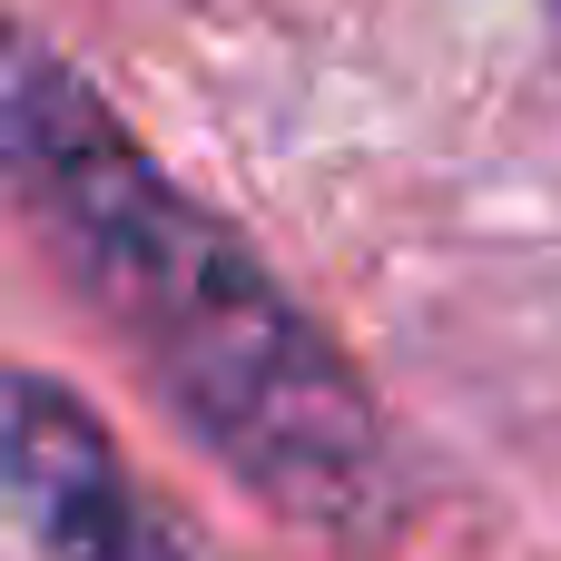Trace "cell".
Masks as SVG:
<instances>
[{
  "mask_svg": "<svg viewBox=\"0 0 561 561\" xmlns=\"http://www.w3.org/2000/svg\"><path fill=\"white\" fill-rule=\"evenodd\" d=\"M0 561H187L148 513L118 444L59 375L10 385V463H0Z\"/></svg>",
  "mask_w": 561,
  "mask_h": 561,
  "instance_id": "obj_2",
  "label": "cell"
},
{
  "mask_svg": "<svg viewBox=\"0 0 561 561\" xmlns=\"http://www.w3.org/2000/svg\"><path fill=\"white\" fill-rule=\"evenodd\" d=\"M10 187L99 335L266 513L335 542L394 523V444L365 375L39 39L10 59Z\"/></svg>",
  "mask_w": 561,
  "mask_h": 561,
  "instance_id": "obj_1",
  "label": "cell"
}]
</instances>
